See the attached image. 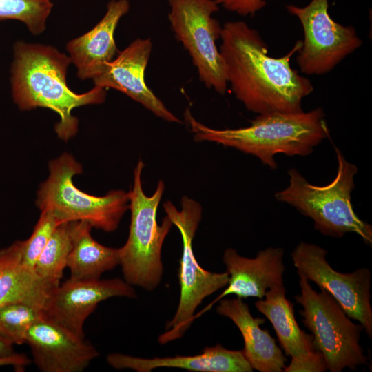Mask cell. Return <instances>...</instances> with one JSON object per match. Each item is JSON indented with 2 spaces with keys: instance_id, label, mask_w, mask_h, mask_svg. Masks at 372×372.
<instances>
[{
  "instance_id": "6da1fadb",
  "label": "cell",
  "mask_w": 372,
  "mask_h": 372,
  "mask_svg": "<svg viewBox=\"0 0 372 372\" xmlns=\"http://www.w3.org/2000/svg\"><path fill=\"white\" fill-rule=\"evenodd\" d=\"M220 39L227 83L248 110L258 114L302 111V102L313 87L290 65L301 41L285 56L272 57L259 32L242 21L226 22Z\"/></svg>"
},
{
  "instance_id": "7a4b0ae2",
  "label": "cell",
  "mask_w": 372,
  "mask_h": 372,
  "mask_svg": "<svg viewBox=\"0 0 372 372\" xmlns=\"http://www.w3.org/2000/svg\"><path fill=\"white\" fill-rule=\"evenodd\" d=\"M71 60L56 48L18 41L14 44L11 67L12 96L20 110L45 107L60 117L55 125L58 136L67 141L78 130L73 109L104 102L106 89L94 86L76 94L68 87L66 74Z\"/></svg>"
},
{
  "instance_id": "3957f363",
  "label": "cell",
  "mask_w": 372,
  "mask_h": 372,
  "mask_svg": "<svg viewBox=\"0 0 372 372\" xmlns=\"http://www.w3.org/2000/svg\"><path fill=\"white\" fill-rule=\"evenodd\" d=\"M184 118L196 141H210L251 154L272 169L277 168L274 156H307L329 136L324 110L273 112L258 114L249 126L217 130L195 119L189 109Z\"/></svg>"
},
{
  "instance_id": "277c9868",
  "label": "cell",
  "mask_w": 372,
  "mask_h": 372,
  "mask_svg": "<svg viewBox=\"0 0 372 372\" xmlns=\"http://www.w3.org/2000/svg\"><path fill=\"white\" fill-rule=\"evenodd\" d=\"M334 148L338 172L330 183L313 185L296 169L291 168L288 171L289 186L276 192L275 198L311 218L314 228L324 235L341 238L347 233H355L371 245L372 227L358 217L351 203L358 168L345 159L337 147Z\"/></svg>"
},
{
  "instance_id": "5b68a950",
  "label": "cell",
  "mask_w": 372,
  "mask_h": 372,
  "mask_svg": "<svg viewBox=\"0 0 372 372\" xmlns=\"http://www.w3.org/2000/svg\"><path fill=\"white\" fill-rule=\"evenodd\" d=\"M144 165L141 160L137 163L133 185L128 192L131 220L127 240L119 248V265L127 283L152 291L163 276L161 250L173 223L166 216L161 224H158L156 213L165 184L160 180L154 193L146 196L141 180Z\"/></svg>"
},
{
  "instance_id": "8992f818",
  "label": "cell",
  "mask_w": 372,
  "mask_h": 372,
  "mask_svg": "<svg viewBox=\"0 0 372 372\" xmlns=\"http://www.w3.org/2000/svg\"><path fill=\"white\" fill-rule=\"evenodd\" d=\"M81 165L68 153L49 163V176L41 183L36 205L49 211L61 222L85 221L105 232L115 231L129 208L128 193L112 190L103 196L88 194L73 183L82 172Z\"/></svg>"
},
{
  "instance_id": "52a82bcc",
  "label": "cell",
  "mask_w": 372,
  "mask_h": 372,
  "mask_svg": "<svg viewBox=\"0 0 372 372\" xmlns=\"http://www.w3.org/2000/svg\"><path fill=\"white\" fill-rule=\"evenodd\" d=\"M297 273L301 293L295 300L302 307L299 311L302 322L311 333L327 370L341 372L366 364L368 358L360 344L363 327L353 322L331 295L323 289L317 292L304 274Z\"/></svg>"
},
{
  "instance_id": "ba28073f",
  "label": "cell",
  "mask_w": 372,
  "mask_h": 372,
  "mask_svg": "<svg viewBox=\"0 0 372 372\" xmlns=\"http://www.w3.org/2000/svg\"><path fill=\"white\" fill-rule=\"evenodd\" d=\"M167 216L178 229L183 241L178 278L180 295L176 311L158 337L161 344L181 338L193 322L197 307L207 296L227 285L229 273H214L202 268L194 256L192 242L202 217V207L194 200L183 196L181 209L170 201L163 204Z\"/></svg>"
},
{
  "instance_id": "9c48e42d",
  "label": "cell",
  "mask_w": 372,
  "mask_h": 372,
  "mask_svg": "<svg viewBox=\"0 0 372 372\" xmlns=\"http://www.w3.org/2000/svg\"><path fill=\"white\" fill-rule=\"evenodd\" d=\"M168 19L176 38L188 52L205 85L224 94L227 89L225 65L216 45L222 26L212 14L214 0H168Z\"/></svg>"
},
{
  "instance_id": "30bf717a",
  "label": "cell",
  "mask_w": 372,
  "mask_h": 372,
  "mask_svg": "<svg viewBox=\"0 0 372 372\" xmlns=\"http://www.w3.org/2000/svg\"><path fill=\"white\" fill-rule=\"evenodd\" d=\"M287 10L300 21L304 32L296 62L306 75L331 72L362 45L351 25L335 22L329 13V0H311L305 6L287 5Z\"/></svg>"
},
{
  "instance_id": "8fae6325",
  "label": "cell",
  "mask_w": 372,
  "mask_h": 372,
  "mask_svg": "<svg viewBox=\"0 0 372 372\" xmlns=\"http://www.w3.org/2000/svg\"><path fill=\"white\" fill-rule=\"evenodd\" d=\"M327 254V251L320 246L301 242L291 256L297 272L331 295L348 317L359 322L372 338L369 269L362 267L351 273L338 272L328 262Z\"/></svg>"
},
{
  "instance_id": "7c38bea8",
  "label": "cell",
  "mask_w": 372,
  "mask_h": 372,
  "mask_svg": "<svg viewBox=\"0 0 372 372\" xmlns=\"http://www.w3.org/2000/svg\"><path fill=\"white\" fill-rule=\"evenodd\" d=\"M134 298V289L125 280L68 279L51 291L43 315L76 336L85 338L83 325L98 304L112 297Z\"/></svg>"
},
{
  "instance_id": "4fadbf2b",
  "label": "cell",
  "mask_w": 372,
  "mask_h": 372,
  "mask_svg": "<svg viewBox=\"0 0 372 372\" xmlns=\"http://www.w3.org/2000/svg\"><path fill=\"white\" fill-rule=\"evenodd\" d=\"M152 50L149 38L135 39L92 79L94 86L118 90L157 117L168 122L182 123L145 83V72Z\"/></svg>"
},
{
  "instance_id": "5bb4252c",
  "label": "cell",
  "mask_w": 372,
  "mask_h": 372,
  "mask_svg": "<svg viewBox=\"0 0 372 372\" xmlns=\"http://www.w3.org/2000/svg\"><path fill=\"white\" fill-rule=\"evenodd\" d=\"M43 316L27 331L25 343L43 372H81L99 355L89 342Z\"/></svg>"
},
{
  "instance_id": "9a60e30c",
  "label": "cell",
  "mask_w": 372,
  "mask_h": 372,
  "mask_svg": "<svg viewBox=\"0 0 372 372\" xmlns=\"http://www.w3.org/2000/svg\"><path fill=\"white\" fill-rule=\"evenodd\" d=\"M284 250L281 247H268L260 251L256 257L245 258L233 248L225 249L223 261L229 273L227 287L193 320L208 311L214 303L226 296L234 294L239 298L256 297L262 299L268 289L283 285Z\"/></svg>"
},
{
  "instance_id": "2e32d148",
  "label": "cell",
  "mask_w": 372,
  "mask_h": 372,
  "mask_svg": "<svg viewBox=\"0 0 372 372\" xmlns=\"http://www.w3.org/2000/svg\"><path fill=\"white\" fill-rule=\"evenodd\" d=\"M129 10L128 0H111L105 15L92 29L68 43L69 57L80 79H92L118 55L114 32Z\"/></svg>"
},
{
  "instance_id": "e0dca14e",
  "label": "cell",
  "mask_w": 372,
  "mask_h": 372,
  "mask_svg": "<svg viewBox=\"0 0 372 372\" xmlns=\"http://www.w3.org/2000/svg\"><path fill=\"white\" fill-rule=\"evenodd\" d=\"M106 360L114 369H127L137 372H149L161 367L200 372H251L254 370L242 351L229 350L219 344L207 347L201 353L191 356L143 358L114 353L108 354Z\"/></svg>"
},
{
  "instance_id": "ac0fdd59",
  "label": "cell",
  "mask_w": 372,
  "mask_h": 372,
  "mask_svg": "<svg viewBox=\"0 0 372 372\" xmlns=\"http://www.w3.org/2000/svg\"><path fill=\"white\" fill-rule=\"evenodd\" d=\"M216 312L227 317L240 330L243 340L242 353L253 369L260 372H282L287 358L267 329L260 325L262 318L252 316L249 306L239 298L220 299Z\"/></svg>"
},
{
  "instance_id": "d6986e66",
  "label": "cell",
  "mask_w": 372,
  "mask_h": 372,
  "mask_svg": "<svg viewBox=\"0 0 372 372\" xmlns=\"http://www.w3.org/2000/svg\"><path fill=\"white\" fill-rule=\"evenodd\" d=\"M284 285L268 289L264 300L256 301L257 310L271 323L278 342L291 362H302L323 357L313 344L312 335L299 327L294 315L293 303L286 297Z\"/></svg>"
},
{
  "instance_id": "ffe728a7",
  "label": "cell",
  "mask_w": 372,
  "mask_h": 372,
  "mask_svg": "<svg viewBox=\"0 0 372 372\" xmlns=\"http://www.w3.org/2000/svg\"><path fill=\"white\" fill-rule=\"evenodd\" d=\"M22 240L0 249V307L23 302L43 311L51 291L21 259Z\"/></svg>"
},
{
  "instance_id": "44dd1931",
  "label": "cell",
  "mask_w": 372,
  "mask_h": 372,
  "mask_svg": "<svg viewBox=\"0 0 372 372\" xmlns=\"http://www.w3.org/2000/svg\"><path fill=\"white\" fill-rule=\"evenodd\" d=\"M92 228L87 222L72 221V248L67 262L70 280H98L120 265L119 248L99 243L91 234Z\"/></svg>"
},
{
  "instance_id": "7402d4cb",
  "label": "cell",
  "mask_w": 372,
  "mask_h": 372,
  "mask_svg": "<svg viewBox=\"0 0 372 372\" xmlns=\"http://www.w3.org/2000/svg\"><path fill=\"white\" fill-rule=\"evenodd\" d=\"M71 248L72 221L65 222L55 229L33 269L50 291L60 285Z\"/></svg>"
},
{
  "instance_id": "603a6c76",
  "label": "cell",
  "mask_w": 372,
  "mask_h": 372,
  "mask_svg": "<svg viewBox=\"0 0 372 372\" xmlns=\"http://www.w3.org/2000/svg\"><path fill=\"white\" fill-rule=\"evenodd\" d=\"M53 4L50 0H0V21L17 20L39 34L45 28Z\"/></svg>"
},
{
  "instance_id": "cb8c5ba5",
  "label": "cell",
  "mask_w": 372,
  "mask_h": 372,
  "mask_svg": "<svg viewBox=\"0 0 372 372\" xmlns=\"http://www.w3.org/2000/svg\"><path fill=\"white\" fill-rule=\"evenodd\" d=\"M42 316V310L23 302L0 307V335L13 345L24 344L28 330Z\"/></svg>"
},
{
  "instance_id": "d4e9b609",
  "label": "cell",
  "mask_w": 372,
  "mask_h": 372,
  "mask_svg": "<svg viewBox=\"0 0 372 372\" xmlns=\"http://www.w3.org/2000/svg\"><path fill=\"white\" fill-rule=\"evenodd\" d=\"M61 223H61L52 212L41 211L40 217L31 236L27 240H22L21 259L23 265L33 270L38 257L55 229Z\"/></svg>"
},
{
  "instance_id": "484cf974",
  "label": "cell",
  "mask_w": 372,
  "mask_h": 372,
  "mask_svg": "<svg viewBox=\"0 0 372 372\" xmlns=\"http://www.w3.org/2000/svg\"><path fill=\"white\" fill-rule=\"evenodd\" d=\"M218 6L240 16L254 15L266 6L265 0H214Z\"/></svg>"
},
{
  "instance_id": "4316f807",
  "label": "cell",
  "mask_w": 372,
  "mask_h": 372,
  "mask_svg": "<svg viewBox=\"0 0 372 372\" xmlns=\"http://www.w3.org/2000/svg\"><path fill=\"white\" fill-rule=\"evenodd\" d=\"M31 362L29 358L23 353H12L0 355V366H13L15 369H23Z\"/></svg>"
},
{
  "instance_id": "83f0119b",
  "label": "cell",
  "mask_w": 372,
  "mask_h": 372,
  "mask_svg": "<svg viewBox=\"0 0 372 372\" xmlns=\"http://www.w3.org/2000/svg\"><path fill=\"white\" fill-rule=\"evenodd\" d=\"M13 344L0 335V355H9L14 352Z\"/></svg>"
}]
</instances>
